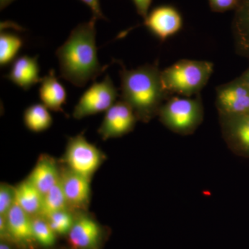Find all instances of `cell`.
Listing matches in <instances>:
<instances>
[{"label": "cell", "mask_w": 249, "mask_h": 249, "mask_svg": "<svg viewBox=\"0 0 249 249\" xmlns=\"http://www.w3.org/2000/svg\"><path fill=\"white\" fill-rule=\"evenodd\" d=\"M96 18L78 24L56 51L60 76L71 84L83 88L94 80L108 67L98 61L96 42Z\"/></svg>", "instance_id": "cell-1"}, {"label": "cell", "mask_w": 249, "mask_h": 249, "mask_svg": "<svg viewBox=\"0 0 249 249\" xmlns=\"http://www.w3.org/2000/svg\"><path fill=\"white\" fill-rule=\"evenodd\" d=\"M122 100L133 109L139 119L146 121L160 111L168 96L157 64H147L127 70L123 65L120 72Z\"/></svg>", "instance_id": "cell-2"}, {"label": "cell", "mask_w": 249, "mask_h": 249, "mask_svg": "<svg viewBox=\"0 0 249 249\" xmlns=\"http://www.w3.org/2000/svg\"><path fill=\"white\" fill-rule=\"evenodd\" d=\"M214 71V65L205 60H180L161 71L165 91L184 97L199 94L209 83Z\"/></svg>", "instance_id": "cell-3"}, {"label": "cell", "mask_w": 249, "mask_h": 249, "mask_svg": "<svg viewBox=\"0 0 249 249\" xmlns=\"http://www.w3.org/2000/svg\"><path fill=\"white\" fill-rule=\"evenodd\" d=\"M160 120L168 128L187 133L196 128L202 117L200 98L178 97L170 98L159 111Z\"/></svg>", "instance_id": "cell-4"}, {"label": "cell", "mask_w": 249, "mask_h": 249, "mask_svg": "<svg viewBox=\"0 0 249 249\" xmlns=\"http://www.w3.org/2000/svg\"><path fill=\"white\" fill-rule=\"evenodd\" d=\"M106 160V155L80 133L69 139L62 161L69 169L91 178Z\"/></svg>", "instance_id": "cell-5"}, {"label": "cell", "mask_w": 249, "mask_h": 249, "mask_svg": "<svg viewBox=\"0 0 249 249\" xmlns=\"http://www.w3.org/2000/svg\"><path fill=\"white\" fill-rule=\"evenodd\" d=\"M117 89L110 76L103 81L94 83L80 97L73 112L74 119H81L108 110L115 103Z\"/></svg>", "instance_id": "cell-6"}, {"label": "cell", "mask_w": 249, "mask_h": 249, "mask_svg": "<svg viewBox=\"0 0 249 249\" xmlns=\"http://www.w3.org/2000/svg\"><path fill=\"white\" fill-rule=\"evenodd\" d=\"M216 105L222 115L249 113V88L240 78L216 89Z\"/></svg>", "instance_id": "cell-7"}, {"label": "cell", "mask_w": 249, "mask_h": 249, "mask_svg": "<svg viewBox=\"0 0 249 249\" xmlns=\"http://www.w3.org/2000/svg\"><path fill=\"white\" fill-rule=\"evenodd\" d=\"M137 118L127 103L123 100L118 101L106 111L98 134L103 140L122 137L133 129Z\"/></svg>", "instance_id": "cell-8"}, {"label": "cell", "mask_w": 249, "mask_h": 249, "mask_svg": "<svg viewBox=\"0 0 249 249\" xmlns=\"http://www.w3.org/2000/svg\"><path fill=\"white\" fill-rule=\"evenodd\" d=\"M60 182L70 211L83 212L91 199V178L65 167L60 170Z\"/></svg>", "instance_id": "cell-9"}, {"label": "cell", "mask_w": 249, "mask_h": 249, "mask_svg": "<svg viewBox=\"0 0 249 249\" xmlns=\"http://www.w3.org/2000/svg\"><path fill=\"white\" fill-rule=\"evenodd\" d=\"M72 249H99L103 240V229L94 218L80 213L67 235Z\"/></svg>", "instance_id": "cell-10"}, {"label": "cell", "mask_w": 249, "mask_h": 249, "mask_svg": "<svg viewBox=\"0 0 249 249\" xmlns=\"http://www.w3.org/2000/svg\"><path fill=\"white\" fill-rule=\"evenodd\" d=\"M144 25L157 38L164 41L181 30L183 19L176 8L162 5L148 13L144 19Z\"/></svg>", "instance_id": "cell-11"}, {"label": "cell", "mask_w": 249, "mask_h": 249, "mask_svg": "<svg viewBox=\"0 0 249 249\" xmlns=\"http://www.w3.org/2000/svg\"><path fill=\"white\" fill-rule=\"evenodd\" d=\"M9 240L22 247H30L36 242L33 231V217L17 204L6 216Z\"/></svg>", "instance_id": "cell-12"}, {"label": "cell", "mask_w": 249, "mask_h": 249, "mask_svg": "<svg viewBox=\"0 0 249 249\" xmlns=\"http://www.w3.org/2000/svg\"><path fill=\"white\" fill-rule=\"evenodd\" d=\"M38 56L22 55L12 62L9 73L6 78L24 90H28L40 83V67Z\"/></svg>", "instance_id": "cell-13"}, {"label": "cell", "mask_w": 249, "mask_h": 249, "mask_svg": "<svg viewBox=\"0 0 249 249\" xmlns=\"http://www.w3.org/2000/svg\"><path fill=\"white\" fill-rule=\"evenodd\" d=\"M60 170L53 157L41 155L27 179L42 193L45 195L58 182Z\"/></svg>", "instance_id": "cell-14"}, {"label": "cell", "mask_w": 249, "mask_h": 249, "mask_svg": "<svg viewBox=\"0 0 249 249\" xmlns=\"http://www.w3.org/2000/svg\"><path fill=\"white\" fill-rule=\"evenodd\" d=\"M235 11L232 33L235 52L249 58V0H240Z\"/></svg>", "instance_id": "cell-15"}, {"label": "cell", "mask_w": 249, "mask_h": 249, "mask_svg": "<svg viewBox=\"0 0 249 249\" xmlns=\"http://www.w3.org/2000/svg\"><path fill=\"white\" fill-rule=\"evenodd\" d=\"M40 83L39 96L42 104L51 110L63 111L62 106L66 103L67 91L58 81L55 70H50Z\"/></svg>", "instance_id": "cell-16"}, {"label": "cell", "mask_w": 249, "mask_h": 249, "mask_svg": "<svg viewBox=\"0 0 249 249\" xmlns=\"http://www.w3.org/2000/svg\"><path fill=\"white\" fill-rule=\"evenodd\" d=\"M15 188L16 204L31 217L39 215L42 208L44 195L27 178Z\"/></svg>", "instance_id": "cell-17"}, {"label": "cell", "mask_w": 249, "mask_h": 249, "mask_svg": "<svg viewBox=\"0 0 249 249\" xmlns=\"http://www.w3.org/2000/svg\"><path fill=\"white\" fill-rule=\"evenodd\" d=\"M222 116L228 137L242 150L249 152V113Z\"/></svg>", "instance_id": "cell-18"}, {"label": "cell", "mask_w": 249, "mask_h": 249, "mask_svg": "<svg viewBox=\"0 0 249 249\" xmlns=\"http://www.w3.org/2000/svg\"><path fill=\"white\" fill-rule=\"evenodd\" d=\"M24 122L29 130L37 133L49 129L53 124V119L48 108L42 103H37L24 111Z\"/></svg>", "instance_id": "cell-19"}, {"label": "cell", "mask_w": 249, "mask_h": 249, "mask_svg": "<svg viewBox=\"0 0 249 249\" xmlns=\"http://www.w3.org/2000/svg\"><path fill=\"white\" fill-rule=\"evenodd\" d=\"M24 41L20 36L9 32L0 34V65L5 67L14 61Z\"/></svg>", "instance_id": "cell-20"}, {"label": "cell", "mask_w": 249, "mask_h": 249, "mask_svg": "<svg viewBox=\"0 0 249 249\" xmlns=\"http://www.w3.org/2000/svg\"><path fill=\"white\" fill-rule=\"evenodd\" d=\"M67 209H69L66 198L59 180L55 186L44 195L42 208L39 215L46 218L54 213Z\"/></svg>", "instance_id": "cell-21"}, {"label": "cell", "mask_w": 249, "mask_h": 249, "mask_svg": "<svg viewBox=\"0 0 249 249\" xmlns=\"http://www.w3.org/2000/svg\"><path fill=\"white\" fill-rule=\"evenodd\" d=\"M33 231L36 242L44 247L55 245L56 234L52 230L45 217L37 215L33 217Z\"/></svg>", "instance_id": "cell-22"}, {"label": "cell", "mask_w": 249, "mask_h": 249, "mask_svg": "<svg viewBox=\"0 0 249 249\" xmlns=\"http://www.w3.org/2000/svg\"><path fill=\"white\" fill-rule=\"evenodd\" d=\"M75 218L72 211L67 209L54 213L45 219L56 235H67L74 224Z\"/></svg>", "instance_id": "cell-23"}, {"label": "cell", "mask_w": 249, "mask_h": 249, "mask_svg": "<svg viewBox=\"0 0 249 249\" xmlns=\"http://www.w3.org/2000/svg\"><path fill=\"white\" fill-rule=\"evenodd\" d=\"M16 204V188L6 183L0 185V215L6 216Z\"/></svg>", "instance_id": "cell-24"}, {"label": "cell", "mask_w": 249, "mask_h": 249, "mask_svg": "<svg viewBox=\"0 0 249 249\" xmlns=\"http://www.w3.org/2000/svg\"><path fill=\"white\" fill-rule=\"evenodd\" d=\"M240 0H209L210 7L213 12L224 13L235 10Z\"/></svg>", "instance_id": "cell-25"}, {"label": "cell", "mask_w": 249, "mask_h": 249, "mask_svg": "<svg viewBox=\"0 0 249 249\" xmlns=\"http://www.w3.org/2000/svg\"><path fill=\"white\" fill-rule=\"evenodd\" d=\"M137 13L143 19L147 17L152 0H132Z\"/></svg>", "instance_id": "cell-26"}, {"label": "cell", "mask_w": 249, "mask_h": 249, "mask_svg": "<svg viewBox=\"0 0 249 249\" xmlns=\"http://www.w3.org/2000/svg\"><path fill=\"white\" fill-rule=\"evenodd\" d=\"M80 1L89 6L92 11L93 17L96 18L97 19H106L101 11L100 0H80Z\"/></svg>", "instance_id": "cell-27"}, {"label": "cell", "mask_w": 249, "mask_h": 249, "mask_svg": "<svg viewBox=\"0 0 249 249\" xmlns=\"http://www.w3.org/2000/svg\"><path fill=\"white\" fill-rule=\"evenodd\" d=\"M242 81L245 83V85L249 88V69L247 71L240 77Z\"/></svg>", "instance_id": "cell-28"}, {"label": "cell", "mask_w": 249, "mask_h": 249, "mask_svg": "<svg viewBox=\"0 0 249 249\" xmlns=\"http://www.w3.org/2000/svg\"><path fill=\"white\" fill-rule=\"evenodd\" d=\"M0 249H13L12 246L8 240H1L0 243Z\"/></svg>", "instance_id": "cell-29"}, {"label": "cell", "mask_w": 249, "mask_h": 249, "mask_svg": "<svg viewBox=\"0 0 249 249\" xmlns=\"http://www.w3.org/2000/svg\"><path fill=\"white\" fill-rule=\"evenodd\" d=\"M15 0H0V9L3 10L9 6L10 4L13 2Z\"/></svg>", "instance_id": "cell-30"}]
</instances>
